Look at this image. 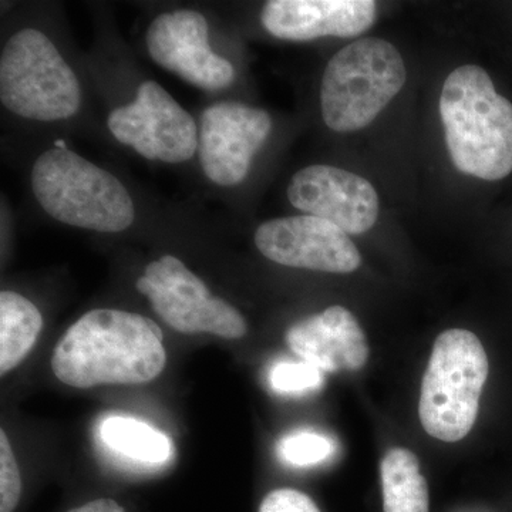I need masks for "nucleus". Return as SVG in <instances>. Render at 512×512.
<instances>
[{
	"label": "nucleus",
	"mask_w": 512,
	"mask_h": 512,
	"mask_svg": "<svg viewBox=\"0 0 512 512\" xmlns=\"http://www.w3.org/2000/svg\"><path fill=\"white\" fill-rule=\"evenodd\" d=\"M404 83L403 57L392 43L377 37L350 43L323 73L320 104L326 126L338 133L369 126Z\"/></svg>",
	"instance_id": "obj_4"
},
{
	"label": "nucleus",
	"mask_w": 512,
	"mask_h": 512,
	"mask_svg": "<svg viewBox=\"0 0 512 512\" xmlns=\"http://www.w3.org/2000/svg\"><path fill=\"white\" fill-rule=\"evenodd\" d=\"M271 130L266 111L238 101H221L205 109L198 154L208 180L221 187L241 184Z\"/></svg>",
	"instance_id": "obj_9"
},
{
	"label": "nucleus",
	"mask_w": 512,
	"mask_h": 512,
	"mask_svg": "<svg viewBox=\"0 0 512 512\" xmlns=\"http://www.w3.org/2000/svg\"><path fill=\"white\" fill-rule=\"evenodd\" d=\"M57 143L37 157L30 174L40 207L70 227L103 234L130 228L136 210L119 178Z\"/></svg>",
	"instance_id": "obj_3"
},
{
	"label": "nucleus",
	"mask_w": 512,
	"mask_h": 512,
	"mask_svg": "<svg viewBox=\"0 0 512 512\" xmlns=\"http://www.w3.org/2000/svg\"><path fill=\"white\" fill-rule=\"evenodd\" d=\"M488 377L480 339L464 329L441 333L421 383L419 416L434 439L456 443L473 429Z\"/></svg>",
	"instance_id": "obj_5"
},
{
	"label": "nucleus",
	"mask_w": 512,
	"mask_h": 512,
	"mask_svg": "<svg viewBox=\"0 0 512 512\" xmlns=\"http://www.w3.org/2000/svg\"><path fill=\"white\" fill-rule=\"evenodd\" d=\"M269 383L278 393H303L319 389L323 383V372L311 363H278L271 370Z\"/></svg>",
	"instance_id": "obj_19"
},
{
	"label": "nucleus",
	"mask_w": 512,
	"mask_h": 512,
	"mask_svg": "<svg viewBox=\"0 0 512 512\" xmlns=\"http://www.w3.org/2000/svg\"><path fill=\"white\" fill-rule=\"evenodd\" d=\"M43 329L42 313L18 292L0 293V375L29 355Z\"/></svg>",
	"instance_id": "obj_15"
},
{
	"label": "nucleus",
	"mask_w": 512,
	"mask_h": 512,
	"mask_svg": "<svg viewBox=\"0 0 512 512\" xmlns=\"http://www.w3.org/2000/svg\"><path fill=\"white\" fill-rule=\"evenodd\" d=\"M107 126L119 143L151 161L185 163L200 146V130L191 114L151 80L140 84L133 103L111 111Z\"/></svg>",
	"instance_id": "obj_8"
},
{
	"label": "nucleus",
	"mask_w": 512,
	"mask_h": 512,
	"mask_svg": "<svg viewBox=\"0 0 512 512\" xmlns=\"http://www.w3.org/2000/svg\"><path fill=\"white\" fill-rule=\"evenodd\" d=\"M286 343L302 362L323 373L359 370L369 359L365 332L355 316L338 305L291 326Z\"/></svg>",
	"instance_id": "obj_14"
},
{
	"label": "nucleus",
	"mask_w": 512,
	"mask_h": 512,
	"mask_svg": "<svg viewBox=\"0 0 512 512\" xmlns=\"http://www.w3.org/2000/svg\"><path fill=\"white\" fill-rule=\"evenodd\" d=\"M22 494L18 461L5 431H0V512H13Z\"/></svg>",
	"instance_id": "obj_20"
},
{
	"label": "nucleus",
	"mask_w": 512,
	"mask_h": 512,
	"mask_svg": "<svg viewBox=\"0 0 512 512\" xmlns=\"http://www.w3.org/2000/svg\"><path fill=\"white\" fill-rule=\"evenodd\" d=\"M99 436L113 453L146 466L163 464L171 456V443L165 434L144 421L126 416H110L101 421Z\"/></svg>",
	"instance_id": "obj_17"
},
{
	"label": "nucleus",
	"mask_w": 512,
	"mask_h": 512,
	"mask_svg": "<svg viewBox=\"0 0 512 512\" xmlns=\"http://www.w3.org/2000/svg\"><path fill=\"white\" fill-rule=\"evenodd\" d=\"M440 116L451 160L461 173L498 181L512 173V104L474 64L447 77Z\"/></svg>",
	"instance_id": "obj_2"
},
{
	"label": "nucleus",
	"mask_w": 512,
	"mask_h": 512,
	"mask_svg": "<svg viewBox=\"0 0 512 512\" xmlns=\"http://www.w3.org/2000/svg\"><path fill=\"white\" fill-rule=\"evenodd\" d=\"M335 453V443L313 431L289 434L278 444V454L285 463L296 467H309L328 460Z\"/></svg>",
	"instance_id": "obj_18"
},
{
	"label": "nucleus",
	"mask_w": 512,
	"mask_h": 512,
	"mask_svg": "<svg viewBox=\"0 0 512 512\" xmlns=\"http://www.w3.org/2000/svg\"><path fill=\"white\" fill-rule=\"evenodd\" d=\"M384 512H429V488L417 457L407 448H393L380 466Z\"/></svg>",
	"instance_id": "obj_16"
},
{
	"label": "nucleus",
	"mask_w": 512,
	"mask_h": 512,
	"mask_svg": "<svg viewBox=\"0 0 512 512\" xmlns=\"http://www.w3.org/2000/svg\"><path fill=\"white\" fill-rule=\"evenodd\" d=\"M165 365L157 323L117 309L84 313L64 332L52 355L53 373L74 389L150 383Z\"/></svg>",
	"instance_id": "obj_1"
},
{
	"label": "nucleus",
	"mask_w": 512,
	"mask_h": 512,
	"mask_svg": "<svg viewBox=\"0 0 512 512\" xmlns=\"http://www.w3.org/2000/svg\"><path fill=\"white\" fill-rule=\"evenodd\" d=\"M293 207L332 222L348 235L365 234L379 217L373 185L342 168L311 165L293 175L288 187Z\"/></svg>",
	"instance_id": "obj_12"
},
{
	"label": "nucleus",
	"mask_w": 512,
	"mask_h": 512,
	"mask_svg": "<svg viewBox=\"0 0 512 512\" xmlns=\"http://www.w3.org/2000/svg\"><path fill=\"white\" fill-rule=\"evenodd\" d=\"M259 512H320L311 497L292 488H279L264 498Z\"/></svg>",
	"instance_id": "obj_21"
},
{
	"label": "nucleus",
	"mask_w": 512,
	"mask_h": 512,
	"mask_svg": "<svg viewBox=\"0 0 512 512\" xmlns=\"http://www.w3.org/2000/svg\"><path fill=\"white\" fill-rule=\"evenodd\" d=\"M146 43L158 66L198 89L217 92L234 82V66L212 52L207 19L200 12L178 9L157 16L148 26Z\"/></svg>",
	"instance_id": "obj_11"
},
{
	"label": "nucleus",
	"mask_w": 512,
	"mask_h": 512,
	"mask_svg": "<svg viewBox=\"0 0 512 512\" xmlns=\"http://www.w3.org/2000/svg\"><path fill=\"white\" fill-rule=\"evenodd\" d=\"M0 101L23 119L59 121L82 104V87L55 43L37 29L15 33L0 56Z\"/></svg>",
	"instance_id": "obj_6"
},
{
	"label": "nucleus",
	"mask_w": 512,
	"mask_h": 512,
	"mask_svg": "<svg viewBox=\"0 0 512 512\" xmlns=\"http://www.w3.org/2000/svg\"><path fill=\"white\" fill-rule=\"evenodd\" d=\"M373 0H271L261 13L266 32L282 40L355 37L375 22Z\"/></svg>",
	"instance_id": "obj_13"
},
{
	"label": "nucleus",
	"mask_w": 512,
	"mask_h": 512,
	"mask_svg": "<svg viewBox=\"0 0 512 512\" xmlns=\"http://www.w3.org/2000/svg\"><path fill=\"white\" fill-rule=\"evenodd\" d=\"M137 291L147 296L154 312L180 333H211L224 339L247 335L244 316L221 298L211 295L202 279L173 255L146 266L137 279Z\"/></svg>",
	"instance_id": "obj_7"
},
{
	"label": "nucleus",
	"mask_w": 512,
	"mask_h": 512,
	"mask_svg": "<svg viewBox=\"0 0 512 512\" xmlns=\"http://www.w3.org/2000/svg\"><path fill=\"white\" fill-rule=\"evenodd\" d=\"M255 245L269 261L291 268L350 274L362 264L349 235L313 215L264 222L256 229Z\"/></svg>",
	"instance_id": "obj_10"
},
{
	"label": "nucleus",
	"mask_w": 512,
	"mask_h": 512,
	"mask_svg": "<svg viewBox=\"0 0 512 512\" xmlns=\"http://www.w3.org/2000/svg\"><path fill=\"white\" fill-rule=\"evenodd\" d=\"M67 512H126L123 507L110 498H99V500L90 501L82 507L73 508Z\"/></svg>",
	"instance_id": "obj_22"
}]
</instances>
